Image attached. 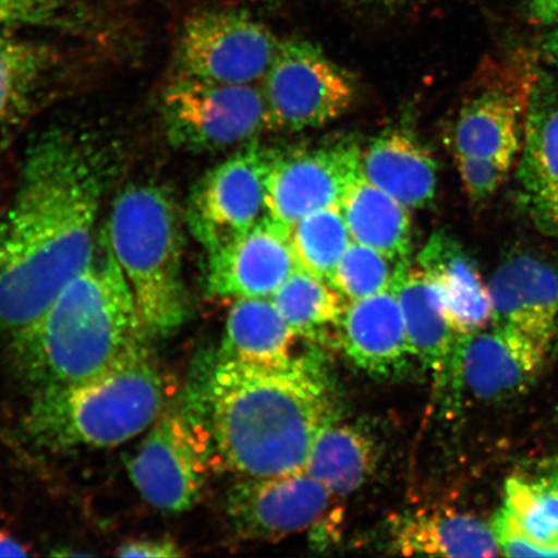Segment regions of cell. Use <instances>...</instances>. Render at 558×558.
<instances>
[{
  "instance_id": "8d00e7d4",
  "label": "cell",
  "mask_w": 558,
  "mask_h": 558,
  "mask_svg": "<svg viewBox=\"0 0 558 558\" xmlns=\"http://www.w3.org/2000/svg\"><path fill=\"white\" fill-rule=\"evenodd\" d=\"M534 465L539 471H558V456L536 460Z\"/></svg>"
},
{
  "instance_id": "5b68a950",
  "label": "cell",
  "mask_w": 558,
  "mask_h": 558,
  "mask_svg": "<svg viewBox=\"0 0 558 558\" xmlns=\"http://www.w3.org/2000/svg\"><path fill=\"white\" fill-rule=\"evenodd\" d=\"M180 218L166 187L132 184L117 195L104 230L149 339L170 337L191 316Z\"/></svg>"
},
{
  "instance_id": "3957f363",
  "label": "cell",
  "mask_w": 558,
  "mask_h": 558,
  "mask_svg": "<svg viewBox=\"0 0 558 558\" xmlns=\"http://www.w3.org/2000/svg\"><path fill=\"white\" fill-rule=\"evenodd\" d=\"M134 295L107 235L74 278L11 351L35 390L94 378L148 341Z\"/></svg>"
},
{
  "instance_id": "83f0119b",
  "label": "cell",
  "mask_w": 558,
  "mask_h": 558,
  "mask_svg": "<svg viewBox=\"0 0 558 558\" xmlns=\"http://www.w3.org/2000/svg\"><path fill=\"white\" fill-rule=\"evenodd\" d=\"M110 25L108 12L93 0H0V29L95 39L109 35Z\"/></svg>"
},
{
  "instance_id": "4fadbf2b",
  "label": "cell",
  "mask_w": 558,
  "mask_h": 558,
  "mask_svg": "<svg viewBox=\"0 0 558 558\" xmlns=\"http://www.w3.org/2000/svg\"><path fill=\"white\" fill-rule=\"evenodd\" d=\"M333 495L304 471L274 477H246L230 488L228 514L250 539H278L316 525Z\"/></svg>"
},
{
  "instance_id": "1f68e13d",
  "label": "cell",
  "mask_w": 558,
  "mask_h": 558,
  "mask_svg": "<svg viewBox=\"0 0 558 558\" xmlns=\"http://www.w3.org/2000/svg\"><path fill=\"white\" fill-rule=\"evenodd\" d=\"M183 555L177 543L166 538L125 543L117 553V556L121 557H179Z\"/></svg>"
},
{
  "instance_id": "9a60e30c",
  "label": "cell",
  "mask_w": 558,
  "mask_h": 558,
  "mask_svg": "<svg viewBox=\"0 0 558 558\" xmlns=\"http://www.w3.org/2000/svg\"><path fill=\"white\" fill-rule=\"evenodd\" d=\"M492 324L509 327L550 353L558 337V271L519 254L500 264L487 284Z\"/></svg>"
},
{
  "instance_id": "8992f818",
  "label": "cell",
  "mask_w": 558,
  "mask_h": 558,
  "mask_svg": "<svg viewBox=\"0 0 558 558\" xmlns=\"http://www.w3.org/2000/svg\"><path fill=\"white\" fill-rule=\"evenodd\" d=\"M166 136L174 148L221 151L246 145L268 129L263 89L174 74L160 100Z\"/></svg>"
},
{
  "instance_id": "ac0fdd59",
  "label": "cell",
  "mask_w": 558,
  "mask_h": 558,
  "mask_svg": "<svg viewBox=\"0 0 558 558\" xmlns=\"http://www.w3.org/2000/svg\"><path fill=\"white\" fill-rule=\"evenodd\" d=\"M511 477L490 526L500 555L558 557V471Z\"/></svg>"
},
{
  "instance_id": "7a4b0ae2",
  "label": "cell",
  "mask_w": 558,
  "mask_h": 558,
  "mask_svg": "<svg viewBox=\"0 0 558 558\" xmlns=\"http://www.w3.org/2000/svg\"><path fill=\"white\" fill-rule=\"evenodd\" d=\"M199 396L216 452L244 477L304 471L314 441L333 422L329 381L310 359L283 367L219 359Z\"/></svg>"
},
{
  "instance_id": "e0dca14e",
  "label": "cell",
  "mask_w": 558,
  "mask_h": 558,
  "mask_svg": "<svg viewBox=\"0 0 558 558\" xmlns=\"http://www.w3.org/2000/svg\"><path fill=\"white\" fill-rule=\"evenodd\" d=\"M339 344L355 366L376 378H393L415 360L399 299L390 289L347 305Z\"/></svg>"
},
{
  "instance_id": "4316f807",
  "label": "cell",
  "mask_w": 558,
  "mask_h": 558,
  "mask_svg": "<svg viewBox=\"0 0 558 558\" xmlns=\"http://www.w3.org/2000/svg\"><path fill=\"white\" fill-rule=\"evenodd\" d=\"M345 298L333 286L298 268L271 295V302L296 337L318 344L339 343Z\"/></svg>"
},
{
  "instance_id": "ba28073f",
  "label": "cell",
  "mask_w": 558,
  "mask_h": 558,
  "mask_svg": "<svg viewBox=\"0 0 558 558\" xmlns=\"http://www.w3.org/2000/svg\"><path fill=\"white\" fill-rule=\"evenodd\" d=\"M268 129L323 128L347 113L355 99L352 76L323 48L304 39L281 41L264 76Z\"/></svg>"
},
{
  "instance_id": "277c9868",
  "label": "cell",
  "mask_w": 558,
  "mask_h": 558,
  "mask_svg": "<svg viewBox=\"0 0 558 558\" xmlns=\"http://www.w3.org/2000/svg\"><path fill=\"white\" fill-rule=\"evenodd\" d=\"M166 400L162 372L144 343L94 378L35 390L24 427L50 450L116 448L148 430Z\"/></svg>"
},
{
  "instance_id": "ffe728a7",
  "label": "cell",
  "mask_w": 558,
  "mask_h": 558,
  "mask_svg": "<svg viewBox=\"0 0 558 558\" xmlns=\"http://www.w3.org/2000/svg\"><path fill=\"white\" fill-rule=\"evenodd\" d=\"M441 303L446 318L458 335L471 333L492 324L487 284L476 265L451 235H430L417 256Z\"/></svg>"
},
{
  "instance_id": "8fae6325",
  "label": "cell",
  "mask_w": 558,
  "mask_h": 558,
  "mask_svg": "<svg viewBox=\"0 0 558 558\" xmlns=\"http://www.w3.org/2000/svg\"><path fill=\"white\" fill-rule=\"evenodd\" d=\"M192 414L174 403L166 407L129 462L132 484L160 511H187L205 485V446Z\"/></svg>"
},
{
  "instance_id": "6da1fadb",
  "label": "cell",
  "mask_w": 558,
  "mask_h": 558,
  "mask_svg": "<svg viewBox=\"0 0 558 558\" xmlns=\"http://www.w3.org/2000/svg\"><path fill=\"white\" fill-rule=\"evenodd\" d=\"M114 169L113 150L89 132L52 128L34 138L0 216V337L31 327L94 262Z\"/></svg>"
},
{
  "instance_id": "f1b7e54d",
  "label": "cell",
  "mask_w": 558,
  "mask_h": 558,
  "mask_svg": "<svg viewBox=\"0 0 558 558\" xmlns=\"http://www.w3.org/2000/svg\"><path fill=\"white\" fill-rule=\"evenodd\" d=\"M352 242L340 205L317 209L290 230L298 268L329 282Z\"/></svg>"
},
{
  "instance_id": "7c38bea8",
  "label": "cell",
  "mask_w": 558,
  "mask_h": 558,
  "mask_svg": "<svg viewBox=\"0 0 558 558\" xmlns=\"http://www.w3.org/2000/svg\"><path fill=\"white\" fill-rule=\"evenodd\" d=\"M361 153L357 145L345 142L276 150L265 195L269 218L291 230L304 216L340 205L361 173Z\"/></svg>"
},
{
  "instance_id": "836d02e7",
  "label": "cell",
  "mask_w": 558,
  "mask_h": 558,
  "mask_svg": "<svg viewBox=\"0 0 558 558\" xmlns=\"http://www.w3.org/2000/svg\"><path fill=\"white\" fill-rule=\"evenodd\" d=\"M29 555L31 550L23 542L0 529V557H25Z\"/></svg>"
},
{
  "instance_id": "7402d4cb",
  "label": "cell",
  "mask_w": 558,
  "mask_h": 558,
  "mask_svg": "<svg viewBox=\"0 0 558 558\" xmlns=\"http://www.w3.org/2000/svg\"><path fill=\"white\" fill-rule=\"evenodd\" d=\"M399 299L411 351L425 369L441 378L458 333L446 318L427 275L410 260L397 264L392 286Z\"/></svg>"
},
{
  "instance_id": "d6986e66",
  "label": "cell",
  "mask_w": 558,
  "mask_h": 558,
  "mask_svg": "<svg viewBox=\"0 0 558 558\" xmlns=\"http://www.w3.org/2000/svg\"><path fill=\"white\" fill-rule=\"evenodd\" d=\"M523 207L541 229L555 234L558 215V96L534 86L520 151Z\"/></svg>"
},
{
  "instance_id": "e575fe53",
  "label": "cell",
  "mask_w": 558,
  "mask_h": 558,
  "mask_svg": "<svg viewBox=\"0 0 558 558\" xmlns=\"http://www.w3.org/2000/svg\"><path fill=\"white\" fill-rule=\"evenodd\" d=\"M542 53L549 65L558 70V24L542 41Z\"/></svg>"
},
{
  "instance_id": "d6a6232c",
  "label": "cell",
  "mask_w": 558,
  "mask_h": 558,
  "mask_svg": "<svg viewBox=\"0 0 558 558\" xmlns=\"http://www.w3.org/2000/svg\"><path fill=\"white\" fill-rule=\"evenodd\" d=\"M526 11L536 24H558V0H526Z\"/></svg>"
},
{
  "instance_id": "cb8c5ba5",
  "label": "cell",
  "mask_w": 558,
  "mask_h": 558,
  "mask_svg": "<svg viewBox=\"0 0 558 558\" xmlns=\"http://www.w3.org/2000/svg\"><path fill=\"white\" fill-rule=\"evenodd\" d=\"M392 547L403 555L495 557L500 550L490 523L469 513L417 512L396 523Z\"/></svg>"
},
{
  "instance_id": "74e56055",
  "label": "cell",
  "mask_w": 558,
  "mask_h": 558,
  "mask_svg": "<svg viewBox=\"0 0 558 558\" xmlns=\"http://www.w3.org/2000/svg\"><path fill=\"white\" fill-rule=\"evenodd\" d=\"M555 234H557V235H558V215H557V221H556V232H555Z\"/></svg>"
},
{
  "instance_id": "5bb4252c",
  "label": "cell",
  "mask_w": 558,
  "mask_h": 558,
  "mask_svg": "<svg viewBox=\"0 0 558 558\" xmlns=\"http://www.w3.org/2000/svg\"><path fill=\"white\" fill-rule=\"evenodd\" d=\"M298 269L290 230L269 216L207 259V290L220 298H271Z\"/></svg>"
},
{
  "instance_id": "f546056e",
  "label": "cell",
  "mask_w": 558,
  "mask_h": 558,
  "mask_svg": "<svg viewBox=\"0 0 558 558\" xmlns=\"http://www.w3.org/2000/svg\"><path fill=\"white\" fill-rule=\"evenodd\" d=\"M397 264L379 251L352 242L335 269L330 283L351 302L373 296L390 289Z\"/></svg>"
},
{
  "instance_id": "9c48e42d",
  "label": "cell",
  "mask_w": 558,
  "mask_h": 558,
  "mask_svg": "<svg viewBox=\"0 0 558 558\" xmlns=\"http://www.w3.org/2000/svg\"><path fill=\"white\" fill-rule=\"evenodd\" d=\"M548 354L525 335L490 324L458 335L437 386L452 408L464 397L485 403L511 401L538 380Z\"/></svg>"
},
{
  "instance_id": "44dd1931",
  "label": "cell",
  "mask_w": 558,
  "mask_h": 558,
  "mask_svg": "<svg viewBox=\"0 0 558 558\" xmlns=\"http://www.w3.org/2000/svg\"><path fill=\"white\" fill-rule=\"evenodd\" d=\"M361 172L409 209L427 207L437 192L436 158L407 131L393 130L375 137L361 153Z\"/></svg>"
},
{
  "instance_id": "d4e9b609",
  "label": "cell",
  "mask_w": 558,
  "mask_h": 558,
  "mask_svg": "<svg viewBox=\"0 0 558 558\" xmlns=\"http://www.w3.org/2000/svg\"><path fill=\"white\" fill-rule=\"evenodd\" d=\"M340 208L353 242L397 263L410 260L413 228L409 208L369 183L362 172L348 187Z\"/></svg>"
},
{
  "instance_id": "484cf974",
  "label": "cell",
  "mask_w": 558,
  "mask_h": 558,
  "mask_svg": "<svg viewBox=\"0 0 558 558\" xmlns=\"http://www.w3.org/2000/svg\"><path fill=\"white\" fill-rule=\"evenodd\" d=\"M379 458L378 444L368 432L357 425L332 422L314 441L304 472L333 497H347L372 478Z\"/></svg>"
},
{
  "instance_id": "d590c367",
  "label": "cell",
  "mask_w": 558,
  "mask_h": 558,
  "mask_svg": "<svg viewBox=\"0 0 558 558\" xmlns=\"http://www.w3.org/2000/svg\"><path fill=\"white\" fill-rule=\"evenodd\" d=\"M349 2L362 7H368V9L375 10H390L397 5H401L407 0H349Z\"/></svg>"
},
{
  "instance_id": "603a6c76",
  "label": "cell",
  "mask_w": 558,
  "mask_h": 558,
  "mask_svg": "<svg viewBox=\"0 0 558 558\" xmlns=\"http://www.w3.org/2000/svg\"><path fill=\"white\" fill-rule=\"evenodd\" d=\"M296 335L267 298L235 299L230 308L220 360L268 367H283L292 355Z\"/></svg>"
},
{
  "instance_id": "52a82bcc",
  "label": "cell",
  "mask_w": 558,
  "mask_h": 558,
  "mask_svg": "<svg viewBox=\"0 0 558 558\" xmlns=\"http://www.w3.org/2000/svg\"><path fill=\"white\" fill-rule=\"evenodd\" d=\"M279 44L274 32L247 11H197L181 26L174 74L227 85H255L274 64Z\"/></svg>"
},
{
  "instance_id": "f35d334b",
  "label": "cell",
  "mask_w": 558,
  "mask_h": 558,
  "mask_svg": "<svg viewBox=\"0 0 558 558\" xmlns=\"http://www.w3.org/2000/svg\"><path fill=\"white\" fill-rule=\"evenodd\" d=\"M555 414H556V418H557V422H558V407L556 409V413Z\"/></svg>"
},
{
  "instance_id": "4dcf8cb0",
  "label": "cell",
  "mask_w": 558,
  "mask_h": 558,
  "mask_svg": "<svg viewBox=\"0 0 558 558\" xmlns=\"http://www.w3.org/2000/svg\"><path fill=\"white\" fill-rule=\"evenodd\" d=\"M464 191L473 204L490 198L505 183L512 167L499 160L456 156Z\"/></svg>"
},
{
  "instance_id": "30bf717a",
  "label": "cell",
  "mask_w": 558,
  "mask_h": 558,
  "mask_svg": "<svg viewBox=\"0 0 558 558\" xmlns=\"http://www.w3.org/2000/svg\"><path fill=\"white\" fill-rule=\"evenodd\" d=\"M275 149L254 142L207 171L187 199L185 221L207 255L267 218V180Z\"/></svg>"
},
{
  "instance_id": "2e32d148",
  "label": "cell",
  "mask_w": 558,
  "mask_h": 558,
  "mask_svg": "<svg viewBox=\"0 0 558 558\" xmlns=\"http://www.w3.org/2000/svg\"><path fill=\"white\" fill-rule=\"evenodd\" d=\"M534 83L508 78L495 83L460 109L453 148L456 156L499 160L513 167L520 155Z\"/></svg>"
}]
</instances>
